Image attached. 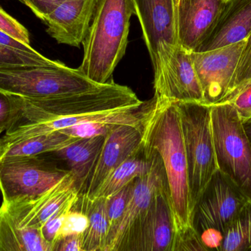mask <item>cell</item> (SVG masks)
Listing matches in <instances>:
<instances>
[{
    "label": "cell",
    "mask_w": 251,
    "mask_h": 251,
    "mask_svg": "<svg viewBox=\"0 0 251 251\" xmlns=\"http://www.w3.org/2000/svg\"><path fill=\"white\" fill-rule=\"evenodd\" d=\"M19 116V109L13 96L0 92V134L11 128Z\"/></svg>",
    "instance_id": "4dcf8cb0"
},
{
    "label": "cell",
    "mask_w": 251,
    "mask_h": 251,
    "mask_svg": "<svg viewBox=\"0 0 251 251\" xmlns=\"http://www.w3.org/2000/svg\"><path fill=\"white\" fill-rule=\"evenodd\" d=\"M175 228L168 186L155 196L132 251H174Z\"/></svg>",
    "instance_id": "ac0fdd59"
},
{
    "label": "cell",
    "mask_w": 251,
    "mask_h": 251,
    "mask_svg": "<svg viewBox=\"0 0 251 251\" xmlns=\"http://www.w3.org/2000/svg\"><path fill=\"white\" fill-rule=\"evenodd\" d=\"M144 152L154 154L153 167L149 173L134 180L125 213L109 234L104 251H132L155 196L168 186L165 169L159 155L154 152Z\"/></svg>",
    "instance_id": "30bf717a"
},
{
    "label": "cell",
    "mask_w": 251,
    "mask_h": 251,
    "mask_svg": "<svg viewBox=\"0 0 251 251\" xmlns=\"http://www.w3.org/2000/svg\"><path fill=\"white\" fill-rule=\"evenodd\" d=\"M29 7L32 13L42 20L54 11L65 0H17Z\"/></svg>",
    "instance_id": "836d02e7"
},
{
    "label": "cell",
    "mask_w": 251,
    "mask_h": 251,
    "mask_svg": "<svg viewBox=\"0 0 251 251\" xmlns=\"http://www.w3.org/2000/svg\"><path fill=\"white\" fill-rule=\"evenodd\" d=\"M0 45L12 50L24 52V53H32V54L38 53L35 49L32 48L31 45H28L22 41H19L14 37L1 30H0Z\"/></svg>",
    "instance_id": "d590c367"
},
{
    "label": "cell",
    "mask_w": 251,
    "mask_h": 251,
    "mask_svg": "<svg viewBox=\"0 0 251 251\" xmlns=\"http://www.w3.org/2000/svg\"><path fill=\"white\" fill-rule=\"evenodd\" d=\"M175 1H176V4H177V3H178V1H180V0H175Z\"/></svg>",
    "instance_id": "f35d334b"
},
{
    "label": "cell",
    "mask_w": 251,
    "mask_h": 251,
    "mask_svg": "<svg viewBox=\"0 0 251 251\" xmlns=\"http://www.w3.org/2000/svg\"><path fill=\"white\" fill-rule=\"evenodd\" d=\"M251 251V200L239 212L226 232L221 251Z\"/></svg>",
    "instance_id": "cb8c5ba5"
},
{
    "label": "cell",
    "mask_w": 251,
    "mask_h": 251,
    "mask_svg": "<svg viewBox=\"0 0 251 251\" xmlns=\"http://www.w3.org/2000/svg\"><path fill=\"white\" fill-rule=\"evenodd\" d=\"M88 225H89V219H88V215L82 209L77 210V208L75 204L73 209L69 212L66 216L63 226L59 232L56 243L60 239L67 237V236L72 235V234H83L88 228Z\"/></svg>",
    "instance_id": "f546056e"
},
{
    "label": "cell",
    "mask_w": 251,
    "mask_h": 251,
    "mask_svg": "<svg viewBox=\"0 0 251 251\" xmlns=\"http://www.w3.org/2000/svg\"><path fill=\"white\" fill-rule=\"evenodd\" d=\"M175 103L181 119L193 211L208 183L218 170L212 135L211 107L195 102Z\"/></svg>",
    "instance_id": "5b68a950"
},
{
    "label": "cell",
    "mask_w": 251,
    "mask_h": 251,
    "mask_svg": "<svg viewBox=\"0 0 251 251\" xmlns=\"http://www.w3.org/2000/svg\"><path fill=\"white\" fill-rule=\"evenodd\" d=\"M0 30L14 37L19 41L30 45L27 29L16 19L10 16L0 6Z\"/></svg>",
    "instance_id": "1f68e13d"
},
{
    "label": "cell",
    "mask_w": 251,
    "mask_h": 251,
    "mask_svg": "<svg viewBox=\"0 0 251 251\" xmlns=\"http://www.w3.org/2000/svg\"><path fill=\"white\" fill-rule=\"evenodd\" d=\"M224 5L222 0H180L176 13L178 44L190 53L197 51Z\"/></svg>",
    "instance_id": "2e32d148"
},
{
    "label": "cell",
    "mask_w": 251,
    "mask_h": 251,
    "mask_svg": "<svg viewBox=\"0 0 251 251\" xmlns=\"http://www.w3.org/2000/svg\"><path fill=\"white\" fill-rule=\"evenodd\" d=\"M251 32V0H229L196 52L210 51L244 41Z\"/></svg>",
    "instance_id": "d6986e66"
},
{
    "label": "cell",
    "mask_w": 251,
    "mask_h": 251,
    "mask_svg": "<svg viewBox=\"0 0 251 251\" xmlns=\"http://www.w3.org/2000/svg\"><path fill=\"white\" fill-rule=\"evenodd\" d=\"M251 80V32L245 41L237 68L230 86L229 94L226 103H228L241 88Z\"/></svg>",
    "instance_id": "d4e9b609"
},
{
    "label": "cell",
    "mask_w": 251,
    "mask_h": 251,
    "mask_svg": "<svg viewBox=\"0 0 251 251\" xmlns=\"http://www.w3.org/2000/svg\"><path fill=\"white\" fill-rule=\"evenodd\" d=\"M75 138L57 131L0 147V159L11 156H36L57 151L76 141Z\"/></svg>",
    "instance_id": "603a6c76"
},
{
    "label": "cell",
    "mask_w": 251,
    "mask_h": 251,
    "mask_svg": "<svg viewBox=\"0 0 251 251\" xmlns=\"http://www.w3.org/2000/svg\"><path fill=\"white\" fill-rule=\"evenodd\" d=\"M223 1H224V3H226L227 1H229V0H222Z\"/></svg>",
    "instance_id": "74e56055"
},
{
    "label": "cell",
    "mask_w": 251,
    "mask_h": 251,
    "mask_svg": "<svg viewBox=\"0 0 251 251\" xmlns=\"http://www.w3.org/2000/svg\"><path fill=\"white\" fill-rule=\"evenodd\" d=\"M82 242L83 234L67 236L56 243L53 251H83Z\"/></svg>",
    "instance_id": "e575fe53"
},
{
    "label": "cell",
    "mask_w": 251,
    "mask_h": 251,
    "mask_svg": "<svg viewBox=\"0 0 251 251\" xmlns=\"http://www.w3.org/2000/svg\"><path fill=\"white\" fill-rule=\"evenodd\" d=\"M81 200V209L89 219L83 233V251H104L110 233L107 198L88 199L82 195Z\"/></svg>",
    "instance_id": "7402d4cb"
},
{
    "label": "cell",
    "mask_w": 251,
    "mask_h": 251,
    "mask_svg": "<svg viewBox=\"0 0 251 251\" xmlns=\"http://www.w3.org/2000/svg\"><path fill=\"white\" fill-rule=\"evenodd\" d=\"M244 41L206 52L190 53L203 93V104H224Z\"/></svg>",
    "instance_id": "8fae6325"
},
{
    "label": "cell",
    "mask_w": 251,
    "mask_h": 251,
    "mask_svg": "<svg viewBox=\"0 0 251 251\" xmlns=\"http://www.w3.org/2000/svg\"><path fill=\"white\" fill-rule=\"evenodd\" d=\"M119 125L112 124L88 122L60 130V132L75 138H92L96 137H107Z\"/></svg>",
    "instance_id": "f1b7e54d"
},
{
    "label": "cell",
    "mask_w": 251,
    "mask_h": 251,
    "mask_svg": "<svg viewBox=\"0 0 251 251\" xmlns=\"http://www.w3.org/2000/svg\"><path fill=\"white\" fill-rule=\"evenodd\" d=\"M148 51L154 65L158 52L167 45L178 44L175 0H131Z\"/></svg>",
    "instance_id": "4fadbf2b"
},
{
    "label": "cell",
    "mask_w": 251,
    "mask_h": 251,
    "mask_svg": "<svg viewBox=\"0 0 251 251\" xmlns=\"http://www.w3.org/2000/svg\"><path fill=\"white\" fill-rule=\"evenodd\" d=\"M234 106L242 121L251 118V80L228 102Z\"/></svg>",
    "instance_id": "d6a6232c"
},
{
    "label": "cell",
    "mask_w": 251,
    "mask_h": 251,
    "mask_svg": "<svg viewBox=\"0 0 251 251\" xmlns=\"http://www.w3.org/2000/svg\"><path fill=\"white\" fill-rule=\"evenodd\" d=\"M54 60L47 58L38 53H24L12 50L0 45V68L16 66H32V65H47L54 63Z\"/></svg>",
    "instance_id": "484cf974"
},
{
    "label": "cell",
    "mask_w": 251,
    "mask_h": 251,
    "mask_svg": "<svg viewBox=\"0 0 251 251\" xmlns=\"http://www.w3.org/2000/svg\"><path fill=\"white\" fill-rule=\"evenodd\" d=\"M134 14L131 0H98L78 68L91 81L113 82V72L126 50L130 19Z\"/></svg>",
    "instance_id": "7a4b0ae2"
},
{
    "label": "cell",
    "mask_w": 251,
    "mask_h": 251,
    "mask_svg": "<svg viewBox=\"0 0 251 251\" xmlns=\"http://www.w3.org/2000/svg\"><path fill=\"white\" fill-rule=\"evenodd\" d=\"M79 193L72 196L41 228V233L44 240L52 246L54 250V245L58 237L59 232L63 226V223L66 220L69 212L73 209L79 197Z\"/></svg>",
    "instance_id": "4316f807"
},
{
    "label": "cell",
    "mask_w": 251,
    "mask_h": 251,
    "mask_svg": "<svg viewBox=\"0 0 251 251\" xmlns=\"http://www.w3.org/2000/svg\"><path fill=\"white\" fill-rule=\"evenodd\" d=\"M242 122H243V128H244L245 132H246L248 139H249L251 148V119H247V120L246 121H242Z\"/></svg>",
    "instance_id": "8d00e7d4"
},
{
    "label": "cell",
    "mask_w": 251,
    "mask_h": 251,
    "mask_svg": "<svg viewBox=\"0 0 251 251\" xmlns=\"http://www.w3.org/2000/svg\"><path fill=\"white\" fill-rule=\"evenodd\" d=\"M105 137L80 138L69 146L51 152L69 165V171L75 177L76 188L81 192L86 187L101 153Z\"/></svg>",
    "instance_id": "ffe728a7"
},
{
    "label": "cell",
    "mask_w": 251,
    "mask_h": 251,
    "mask_svg": "<svg viewBox=\"0 0 251 251\" xmlns=\"http://www.w3.org/2000/svg\"><path fill=\"white\" fill-rule=\"evenodd\" d=\"M249 198L218 169L193 209V224L206 251H221L224 237Z\"/></svg>",
    "instance_id": "8992f818"
},
{
    "label": "cell",
    "mask_w": 251,
    "mask_h": 251,
    "mask_svg": "<svg viewBox=\"0 0 251 251\" xmlns=\"http://www.w3.org/2000/svg\"><path fill=\"white\" fill-rule=\"evenodd\" d=\"M13 97L20 113L17 122H26L54 120L143 103L131 88L114 81L97 89L54 98L31 100Z\"/></svg>",
    "instance_id": "277c9868"
},
{
    "label": "cell",
    "mask_w": 251,
    "mask_h": 251,
    "mask_svg": "<svg viewBox=\"0 0 251 251\" xmlns=\"http://www.w3.org/2000/svg\"><path fill=\"white\" fill-rule=\"evenodd\" d=\"M103 85L59 60L47 65L0 68V92L22 98H54L91 91Z\"/></svg>",
    "instance_id": "3957f363"
},
{
    "label": "cell",
    "mask_w": 251,
    "mask_h": 251,
    "mask_svg": "<svg viewBox=\"0 0 251 251\" xmlns=\"http://www.w3.org/2000/svg\"><path fill=\"white\" fill-rule=\"evenodd\" d=\"M153 67L155 97L203 104V89L190 52L180 44L164 46Z\"/></svg>",
    "instance_id": "9c48e42d"
},
{
    "label": "cell",
    "mask_w": 251,
    "mask_h": 251,
    "mask_svg": "<svg viewBox=\"0 0 251 251\" xmlns=\"http://www.w3.org/2000/svg\"><path fill=\"white\" fill-rule=\"evenodd\" d=\"M69 170L59 169L44 155L0 159L2 203L33 198L57 184Z\"/></svg>",
    "instance_id": "ba28073f"
},
{
    "label": "cell",
    "mask_w": 251,
    "mask_h": 251,
    "mask_svg": "<svg viewBox=\"0 0 251 251\" xmlns=\"http://www.w3.org/2000/svg\"><path fill=\"white\" fill-rule=\"evenodd\" d=\"M154 154L146 153L143 148L127 159L104 180L97 191L88 199L109 198L126 186L149 173L153 167Z\"/></svg>",
    "instance_id": "44dd1931"
},
{
    "label": "cell",
    "mask_w": 251,
    "mask_h": 251,
    "mask_svg": "<svg viewBox=\"0 0 251 251\" xmlns=\"http://www.w3.org/2000/svg\"><path fill=\"white\" fill-rule=\"evenodd\" d=\"M98 0H65L42 19L59 44L79 47L91 26Z\"/></svg>",
    "instance_id": "e0dca14e"
},
{
    "label": "cell",
    "mask_w": 251,
    "mask_h": 251,
    "mask_svg": "<svg viewBox=\"0 0 251 251\" xmlns=\"http://www.w3.org/2000/svg\"><path fill=\"white\" fill-rule=\"evenodd\" d=\"M79 193L70 171L48 191L33 198L2 203L1 207L19 228L41 230L75 194Z\"/></svg>",
    "instance_id": "7c38bea8"
},
{
    "label": "cell",
    "mask_w": 251,
    "mask_h": 251,
    "mask_svg": "<svg viewBox=\"0 0 251 251\" xmlns=\"http://www.w3.org/2000/svg\"><path fill=\"white\" fill-rule=\"evenodd\" d=\"M210 107L218 169L251 200V148L243 122L229 103Z\"/></svg>",
    "instance_id": "52a82bcc"
},
{
    "label": "cell",
    "mask_w": 251,
    "mask_h": 251,
    "mask_svg": "<svg viewBox=\"0 0 251 251\" xmlns=\"http://www.w3.org/2000/svg\"><path fill=\"white\" fill-rule=\"evenodd\" d=\"M142 127L119 125L107 134L82 195L90 198L110 172L141 150Z\"/></svg>",
    "instance_id": "9a60e30c"
},
{
    "label": "cell",
    "mask_w": 251,
    "mask_h": 251,
    "mask_svg": "<svg viewBox=\"0 0 251 251\" xmlns=\"http://www.w3.org/2000/svg\"><path fill=\"white\" fill-rule=\"evenodd\" d=\"M151 103V99L140 105L118 108L104 112L82 113L54 120L24 122L19 126V135L23 139H27L88 122L143 126Z\"/></svg>",
    "instance_id": "5bb4252c"
},
{
    "label": "cell",
    "mask_w": 251,
    "mask_h": 251,
    "mask_svg": "<svg viewBox=\"0 0 251 251\" xmlns=\"http://www.w3.org/2000/svg\"><path fill=\"white\" fill-rule=\"evenodd\" d=\"M142 148L157 153L162 160L174 218L175 245L183 236L196 230L184 137L175 102L153 96L142 127Z\"/></svg>",
    "instance_id": "6da1fadb"
},
{
    "label": "cell",
    "mask_w": 251,
    "mask_h": 251,
    "mask_svg": "<svg viewBox=\"0 0 251 251\" xmlns=\"http://www.w3.org/2000/svg\"><path fill=\"white\" fill-rule=\"evenodd\" d=\"M134 181L107 199V215H108L109 222H110V233L116 226L125 213L127 203H128V200L131 197Z\"/></svg>",
    "instance_id": "83f0119b"
}]
</instances>
